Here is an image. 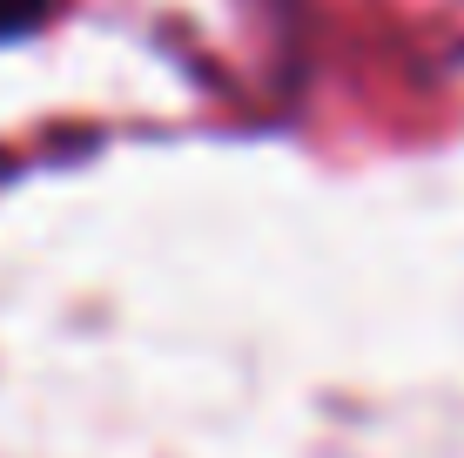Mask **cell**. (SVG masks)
<instances>
[{
	"label": "cell",
	"mask_w": 464,
	"mask_h": 458,
	"mask_svg": "<svg viewBox=\"0 0 464 458\" xmlns=\"http://www.w3.org/2000/svg\"><path fill=\"white\" fill-rule=\"evenodd\" d=\"M47 7H54V0H0V41H14V34H27V27H41Z\"/></svg>",
	"instance_id": "6da1fadb"
}]
</instances>
